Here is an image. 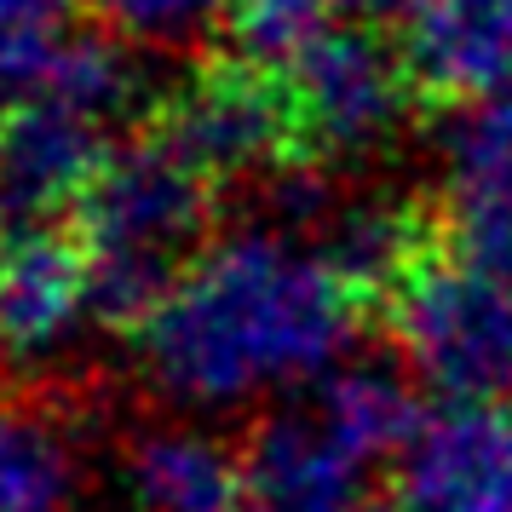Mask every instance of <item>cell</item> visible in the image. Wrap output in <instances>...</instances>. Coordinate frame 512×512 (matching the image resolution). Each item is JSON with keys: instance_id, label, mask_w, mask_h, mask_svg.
Masks as SVG:
<instances>
[{"instance_id": "d6986e66", "label": "cell", "mask_w": 512, "mask_h": 512, "mask_svg": "<svg viewBox=\"0 0 512 512\" xmlns=\"http://www.w3.org/2000/svg\"><path fill=\"white\" fill-rule=\"evenodd\" d=\"M75 0H0V35H58Z\"/></svg>"}, {"instance_id": "3957f363", "label": "cell", "mask_w": 512, "mask_h": 512, "mask_svg": "<svg viewBox=\"0 0 512 512\" xmlns=\"http://www.w3.org/2000/svg\"><path fill=\"white\" fill-rule=\"evenodd\" d=\"M386 311L420 386L449 403H512V277L432 248Z\"/></svg>"}, {"instance_id": "5b68a950", "label": "cell", "mask_w": 512, "mask_h": 512, "mask_svg": "<svg viewBox=\"0 0 512 512\" xmlns=\"http://www.w3.org/2000/svg\"><path fill=\"white\" fill-rule=\"evenodd\" d=\"M162 139L179 144L208 179L271 173V167L300 156L288 87H282V75H271V64H254V58L213 64L196 75L167 104Z\"/></svg>"}, {"instance_id": "ba28073f", "label": "cell", "mask_w": 512, "mask_h": 512, "mask_svg": "<svg viewBox=\"0 0 512 512\" xmlns=\"http://www.w3.org/2000/svg\"><path fill=\"white\" fill-rule=\"evenodd\" d=\"M93 317V254L47 219L0 231V351L47 357Z\"/></svg>"}, {"instance_id": "ffe728a7", "label": "cell", "mask_w": 512, "mask_h": 512, "mask_svg": "<svg viewBox=\"0 0 512 512\" xmlns=\"http://www.w3.org/2000/svg\"><path fill=\"white\" fill-rule=\"evenodd\" d=\"M363 512H409V507H363Z\"/></svg>"}, {"instance_id": "52a82bcc", "label": "cell", "mask_w": 512, "mask_h": 512, "mask_svg": "<svg viewBox=\"0 0 512 512\" xmlns=\"http://www.w3.org/2000/svg\"><path fill=\"white\" fill-rule=\"evenodd\" d=\"M397 24L420 98L466 110L512 87V0H397Z\"/></svg>"}, {"instance_id": "5bb4252c", "label": "cell", "mask_w": 512, "mask_h": 512, "mask_svg": "<svg viewBox=\"0 0 512 512\" xmlns=\"http://www.w3.org/2000/svg\"><path fill=\"white\" fill-rule=\"evenodd\" d=\"M311 409L369 472L380 461H397L415 438V426L426 420L415 409L409 374H397L392 363H340V369H328L317 380Z\"/></svg>"}, {"instance_id": "7c38bea8", "label": "cell", "mask_w": 512, "mask_h": 512, "mask_svg": "<svg viewBox=\"0 0 512 512\" xmlns=\"http://www.w3.org/2000/svg\"><path fill=\"white\" fill-rule=\"evenodd\" d=\"M127 495L139 512H242L248 466L202 426H150L127 449Z\"/></svg>"}, {"instance_id": "8fae6325", "label": "cell", "mask_w": 512, "mask_h": 512, "mask_svg": "<svg viewBox=\"0 0 512 512\" xmlns=\"http://www.w3.org/2000/svg\"><path fill=\"white\" fill-rule=\"evenodd\" d=\"M242 466L254 512H363L369 466L328 432L311 403L259 420Z\"/></svg>"}, {"instance_id": "6da1fadb", "label": "cell", "mask_w": 512, "mask_h": 512, "mask_svg": "<svg viewBox=\"0 0 512 512\" xmlns=\"http://www.w3.org/2000/svg\"><path fill=\"white\" fill-rule=\"evenodd\" d=\"M363 300L282 225H248L196 254L144 323V369L185 409H242L340 369Z\"/></svg>"}, {"instance_id": "4fadbf2b", "label": "cell", "mask_w": 512, "mask_h": 512, "mask_svg": "<svg viewBox=\"0 0 512 512\" xmlns=\"http://www.w3.org/2000/svg\"><path fill=\"white\" fill-rule=\"evenodd\" d=\"M323 259L346 277L357 300H392L420 259L432 254V213L403 196H357L323 213Z\"/></svg>"}, {"instance_id": "30bf717a", "label": "cell", "mask_w": 512, "mask_h": 512, "mask_svg": "<svg viewBox=\"0 0 512 512\" xmlns=\"http://www.w3.org/2000/svg\"><path fill=\"white\" fill-rule=\"evenodd\" d=\"M104 121L58 98H24L0 121V225H29L75 208L104 167Z\"/></svg>"}, {"instance_id": "2e32d148", "label": "cell", "mask_w": 512, "mask_h": 512, "mask_svg": "<svg viewBox=\"0 0 512 512\" xmlns=\"http://www.w3.org/2000/svg\"><path fill=\"white\" fill-rule=\"evenodd\" d=\"M231 35L242 58L254 64H288L317 35L340 29L346 18L369 12H397V0H231Z\"/></svg>"}, {"instance_id": "8992f818", "label": "cell", "mask_w": 512, "mask_h": 512, "mask_svg": "<svg viewBox=\"0 0 512 512\" xmlns=\"http://www.w3.org/2000/svg\"><path fill=\"white\" fill-rule=\"evenodd\" d=\"M397 507L512 512V403H449L397 455Z\"/></svg>"}, {"instance_id": "9c48e42d", "label": "cell", "mask_w": 512, "mask_h": 512, "mask_svg": "<svg viewBox=\"0 0 512 512\" xmlns=\"http://www.w3.org/2000/svg\"><path fill=\"white\" fill-rule=\"evenodd\" d=\"M443 231L455 254L512 277V87L443 133Z\"/></svg>"}, {"instance_id": "9a60e30c", "label": "cell", "mask_w": 512, "mask_h": 512, "mask_svg": "<svg viewBox=\"0 0 512 512\" xmlns=\"http://www.w3.org/2000/svg\"><path fill=\"white\" fill-rule=\"evenodd\" d=\"M75 455L41 409L0 397V512H70Z\"/></svg>"}, {"instance_id": "277c9868", "label": "cell", "mask_w": 512, "mask_h": 512, "mask_svg": "<svg viewBox=\"0 0 512 512\" xmlns=\"http://www.w3.org/2000/svg\"><path fill=\"white\" fill-rule=\"evenodd\" d=\"M305 162H369L409 116V64L369 29H328L282 64Z\"/></svg>"}, {"instance_id": "7a4b0ae2", "label": "cell", "mask_w": 512, "mask_h": 512, "mask_svg": "<svg viewBox=\"0 0 512 512\" xmlns=\"http://www.w3.org/2000/svg\"><path fill=\"white\" fill-rule=\"evenodd\" d=\"M208 185V173L162 133L104 156L75 202V231L93 254L98 323H150V311L190 265V242L208 225Z\"/></svg>"}, {"instance_id": "ac0fdd59", "label": "cell", "mask_w": 512, "mask_h": 512, "mask_svg": "<svg viewBox=\"0 0 512 512\" xmlns=\"http://www.w3.org/2000/svg\"><path fill=\"white\" fill-rule=\"evenodd\" d=\"M231 0H93L98 24L127 47H190Z\"/></svg>"}, {"instance_id": "e0dca14e", "label": "cell", "mask_w": 512, "mask_h": 512, "mask_svg": "<svg viewBox=\"0 0 512 512\" xmlns=\"http://www.w3.org/2000/svg\"><path fill=\"white\" fill-rule=\"evenodd\" d=\"M133 87H139L133 58H127L116 41H104V35H81V41H58L47 87H41L35 98H58V104H70V110H81V116L110 121V116L127 110Z\"/></svg>"}]
</instances>
